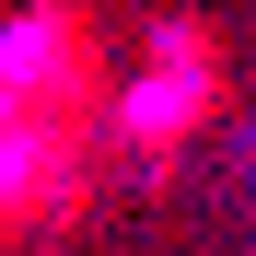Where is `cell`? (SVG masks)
Listing matches in <instances>:
<instances>
[{"mask_svg": "<svg viewBox=\"0 0 256 256\" xmlns=\"http://www.w3.org/2000/svg\"><path fill=\"white\" fill-rule=\"evenodd\" d=\"M94 116H105V58L82 0H35L24 24H0V244L47 233L82 198Z\"/></svg>", "mask_w": 256, "mask_h": 256, "instance_id": "1", "label": "cell"}, {"mask_svg": "<svg viewBox=\"0 0 256 256\" xmlns=\"http://www.w3.org/2000/svg\"><path fill=\"white\" fill-rule=\"evenodd\" d=\"M198 94H210V47H198V35H163L152 82L128 94V140H140V152H163V140L198 116Z\"/></svg>", "mask_w": 256, "mask_h": 256, "instance_id": "2", "label": "cell"}]
</instances>
